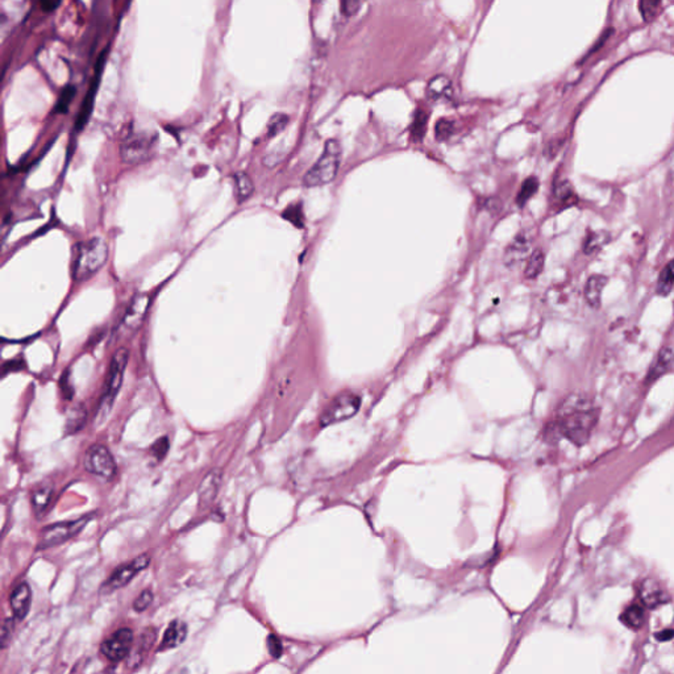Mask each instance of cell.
<instances>
[{
    "instance_id": "30bf717a",
    "label": "cell",
    "mask_w": 674,
    "mask_h": 674,
    "mask_svg": "<svg viewBox=\"0 0 674 674\" xmlns=\"http://www.w3.org/2000/svg\"><path fill=\"white\" fill-rule=\"evenodd\" d=\"M134 644V632L129 628H120L102 643L100 651L112 663H119L129 655Z\"/></svg>"
},
{
    "instance_id": "52a82bcc",
    "label": "cell",
    "mask_w": 674,
    "mask_h": 674,
    "mask_svg": "<svg viewBox=\"0 0 674 674\" xmlns=\"http://www.w3.org/2000/svg\"><path fill=\"white\" fill-rule=\"evenodd\" d=\"M361 407V396L353 391H344L336 395L320 416V425L328 427L353 418Z\"/></svg>"
},
{
    "instance_id": "b9f144b4",
    "label": "cell",
    "mask_w": 674,
    "mask_h": 674,
    "mask_svg": "<svg viewBox=\"0 0 674 674\" xmlns=\"http://www.w3.org/2000/svg\"><path fill=\"white\" fill-rule=\"evenodd\" d=\"M674 637V629H664L656 634V639L660 642H668Z\"/></svg>"
},
{
    "instance_id": "4fadbf2b",
    "label": "cell",
    "mask_w": 674,
    "mask_h": 674,
    "mask_svg": "<svg viewBox=\"0 0 674 674\" xmlns=\"http://www.w3.org/2000/svg\"><path fill=\"white\" fill-rule=\"evenodd\" d=\"M531 245H532V240H531L528 233L520 232L519 235L509 245V248L506 249L504 264L509 268H514V266L519 265L520 262L528 256Z\"/></svg>"
},
{
    "instance_id": "1f68e13d",
    "label": "cell",
    "mask_w": 674,
    "mask_h": 674,
    "mask_svg": "<svg viewBox=\"0 0 674 674\" xmlns=\"http://www.w3.org/2000/svg\"><path fill=\"white\" fill-rule=\"evenodd\" d=\"M661 8H663L661 1H655V0H642V1H639V11H640V15L646 23L654 21L660 15Z\"/></svg>"
},
{
    "instance_id": "7402d4cb",
    "label": "cell",
    "mask_w": 674,
    "mask_h": 674,
    "mask_svg": "<svg viewBox=\"0 0 674 674\" xmlns=\"http://www.w3.org/2000/svg\"><path fill=\"white\" fill-rule=\"evenodd\" d=\"M87 420V411L83 405H77L71 407L66 414V420H65V434H73L79 432Z\"/></svg>"
},
{
    "instance_id": "2e32d148",
    "label": "cell",
    "mask_w": 674,
    "mask_h": 674,
    "mask_svg": "<svg viewBox=\"0 0 674 674\" xmlns=\"http://www.w3.org/2000/svg\"><path fill=\"white\" fill-rule=\"evenodd\" d=\"M674 349L672 347H664L656 356L655 361L649 367L646 373V384H654L660 377L664 376L665 373L670 369L673 364Z\"/></svg>"
},
{
    "instance_id": "8d00e7d4",
    "label": "cell",
    "mask_w": 674,
    "mask_h": 674,
    "mask_svg": "<svg viewBox=\"0 0 674 674\" xmlns=\"http://www.w3.org/2000/svg\"><path fill=\"white\" fill-rule=\"evenodd\" d=\"M169 439L167 436H162L150 447V454L155 456V460H162L169 452Z\"/></svg>"
},
{
    "instance_id": "484cf974",
    "label": "cell",
    "mask_w": 674,
    "mask_h": 674,
    "mask_svg": "<svg viewBox=\"0 0 674 674\" xmlns=\"http://www.w3.org/2000/svg\"><path fill=\"white\" fill-rule=\"evenodd\" d=\"M553 195H555V201L559 203L561 207H570L574 203H577V195L574 193L572 183L568 181H561L557 183Z\"/></svg>"
},
{
    "instance_id": "9a60e30c",
    "label": "cell",
    "mask_w": 674,
    "mask_h": 674,
    "mask_svg": "<svg viewBox=\"0 0 674 674\" xmlns=\"http://www.w3.org/2000/svg\"><path fill=\"white\" fill-rule=\"evenodd\" d=\"M30 602H32V591L29 588L28 584L21 582L16 588L13 589L10 597V605L13 617L18 620H23L27 617L29 608H30Z\"/></svg>"
},
{
    "instance_id": "d6a6232c",
    "label": "cell",
    "mask_w": 674,
    "mask_h": 674,
    "mask_svg": "<svg viewBox=\"0 0 674 674\" xmlns=\"http://www.w3.org/2000/svg\"><path fill=\"white\" fill-rule=\"evenodd\" d=\"M282 216L289 220L291 224H294L297 228H303L305 227V213H303V207L302 203H295L289 206Z\"/></svg>"
},
{
    "instance_id": "6da1fadb",
    "label": "cell",
    "mask_w": 674,
    "mask_h": 674,
    "mask_svg": "<svg viewBox=\"0 0 674 674\" xmlns=\"http://www.w3.org/2000/svg\"><path fill=\"white\" fill-rule=\"evenodd\" d=\"M599 408L585 395L569 396L560 408L559 419L555 422L560 436L567 437L577 447L588 443L599 420Z\"/></svg>"
},
{
    "instance_id": "f1b7e54d",
    "label": "cell",
    "mask_w": 674,
    "mask_h": 674,
    "mask_svg": "<svg viewBox=\"0 0 674 674\" xmlns=\"http://www.w3.org/2000/svg\"><path fill=\"white\" fill-rule=\"evenodd\" d=\"M544 262H545V256H544L543 252L540 251V249L532 252V254H531L530 257H528V261H527L526 270H524L526 278H528V280L538 278L540 276V273L544 269Z\"/></svg>"
},
{
    "instance_id": "e0dca14e",
    "label": "cell",
    "mask_w": 674,
    "mask_h": 674,
    "mask_svg": "<svg viewBox=\"0 0 674 674\" xmlns=\"http://www.w3.org/2000/svg\"><path fill=\"white\" fill-rule=\"evenodd\" d=\"M187 637V626L182 620H173L165 631L162 642L158 646V652H165L181 646Z\"/></svg>"
},
{
    "instance_id": "f35d334b",
    "label": "cell",
    "mask_w": 674,
    "mask_h": 674,
    "mask_svg": "<svg viewBox=\"0 0 674 674\" xmlns=\"http://www.w3.org/2000/svg\"><path fill=\"white\" fill-rule=\"evenodd\" d=\"M361 6H362V3L358 1V0H343L340 3V11L344 16L350 18V16L356 15L358 10L361 8Z\"/></svg>"
},
{
    "instance_id": "ab89813d",
    "label": "cell",
    "mask_w": 674,
    "mask_h": 674,
    "mask_svg": "<svg viewBox=\"0 0 674 674\" xmlns=\"http://www.w3.org/2000/svg\"><path fill=\"white\" fill-rule=\"evenodd\" d=\"M268 649H269L270 655L273 656L274 658H278L282 656V652H283V646H282V642H280V637L277 635H269L268 637Z\"/></svg>"
},
{
    "instance_id": "ac0fdd59",
    "label": "cell",
    "mask_w": 674,
    "mask_h": 674,
    "mask_svg": "<svg viewBox=\"0 0 674 674\" xmlns=\"http://www.w3.org/2000/svg\"><path fill=\"white\" fill-rule=\"evenodd\" d=\"M607 282H608V278L606 276H601V274H594V276L589 277V280H586L584 294H585V299H586V302H588V305L591 309H598L601 307L602 292L606 288Z\"/></svg>"
},
{
    "instance_id": "836d02e7",
    "label": "cell",
    "mask_w": 674,
    "mask_h": 674,
    "mask_svg": "<svg viewBox=\"0 0 674 674\" xmlns=\"http://www.w3.org/2000/svg\"><path fill=\"white\" fill-rule=\"evenodd\" d=\"M289 122L290 117L286 114H274L270 117L269 123H268L266 135L269 138L280 135L282 131H285V128L288 126Z\"/></svg>"
},
{
    "instance_id": "44dd1931",
    "label": "cell",
    "mask_w": 674,
    "mask_h": 674,
    "mask_svg": "<svg viewBox=\"0 0 674 674\" xmlns=\"http://www.w3.org/2000/svg\"><path fill=\"white\" fill-rule=\"evenodd\" d=\"M640 596H642L643 603L648 608H656V607L661 606V605L669 602V596L666 594V591L660 586H657V584L652 582V581L644 582L642 591H640Z\"/></svg>"
},
{
    "instance_id": "8fae6325",
    "label": "cell",
    "mask_w": 674,
    "mask_h": 674,
    "mask_svg": "<svg viewBox=\"0 0 674 674\" xmlns=\"http://www.w3.org/2000/svg\"><path fill=\"white\" fill-rule=\"evenodd\" d=\"M107 53H108V49H105V50L99 54V57H97L94 77H93V81H91V83H90V87H88V91H87V95L85 97L83 103H82V107H81V110H79V112H78L77 120H76V129H77V131H82V129L85 128L87 122H88V119H90V116L93 114L95 95H97V88H99V83H100V78H102L103 69H105V65H106Z\"/></svg>"
},
{
    "instance_id": "ffe728a7",
    "label": "cell",
    "mask_w": 674,
    "mask_h": 674,
    "mask_svg": "<svg viewBox=\"0 0 674 674\" xmlns=\"http://www.w3.org/2000/svg\"><path fill=\"white\" fill-rule=\"evenodd\" d=\"M452 81L444 74H437L430 79L427 85V97L431 100H444L452 97Z\"/></svg>"
},
{
    "instance_id": "7bdbcfd3",
    "label": "cell",
    "mask_w": 674,
    "mask_h": 674,
    "mask_svg": "<svg viewBox=\"0 0 674 674\" xmlns=\"http://www.w3.org/2000/svg\"><path fill=\"white\" fill-rule=\"evenodd\" d=\"M59 1H42L41 3V8L47 12H50V11H54L57 7H59Z\"/></svg>"
},
{
    "instance_id": "d6986e66",
    "label": "cell",
    "mask_w": 674,
    "mask_h": 674,
    "mask_svg": "<svg viewBox=\"0 0 674 674\" xmlns=\"http://www.w3.org/2000/svg\"><path fill=\"white\" fill-rule=\"evenodd\" d=\"M53 494H54V489H53V486L49 485V483L40 485L39 487H36V489L32 492V495H30V504H32V510H33L35 515H36L37 518H42V516L47 514L49 506H50V503H52Z\"/></svg>"
},
{
    "instance_id": "4316f807",
    "label": "cell",
    "mask_w": 674,
    "mask_h": 674,
    "mask_svg": "<svg viewBox=\"0 0 674 674\" xmlns=\"http://www.w3.org/2000/svg\"><path fill=\"white\" fill-rule=\"evenodd\" d=\"M674 286V260L670 261L669 264H666L664 269L661 270L660 273V277H658V280H657V286H656V292L661 297H666Z\"/></svg>"
},
{
    "instance_id": "603a6c76",
    "label": "cell",
    "mask_w": 674,
    "mask_h": 674,
    "mask_svg": "<svg viewBox=\"0 0 674 674\" xmlns=\"http://www.w3.org/2000/svg\"><path fill=\"white\" fill-rule=\"evenodd\" d=\"M233 184H235V196L239 203H244L247 199H249L254 191V183L245 172H237L233 174Z\"/></svg>"
},
{
    "instance_id": "5bb4252c",
    "label": "cell",
    "mask_w": 674,
    "mask_h": 674,
    "mask_svg": "<svg viewBox=\"0 0 674 674\" xmlns=\"http://www.w3.org/2000/svg\"><path fill=\"white\" fill-rule=\"evenodd\" d=\"M223 473L219 469H213L207 475L203 478L199 489H198V495H199V504L206 507L212 504L215 501L220 485H222Z\"/></svg>"
},
{
    "instance_id": "83f0119b",
    "label": "cell",
    "mask_w": 674,
    "mask_h": 674,
    "mask_svg": "<svg viewBox=\"0 0 674 674\" xmlns=\"http://www.w3.org/2000/svg\"><path fill=\"white\" fill-rule=\"evenodd\" d=\"M611 236L607 232H589L588 237L584 244V252L585 254H594L598 251H601L607 242L610 241Z\"/></svg>"
},
{
    "instance_id": "cb8c5ba5",
    "label": "cell",
    "mask_w": 674,
    "mask_h": 674,
    "mask_svg": "<svg viewBox=\"0 0 674 674\" xmlns=\"http://www.w3.org/2000/svg\"><path fill=\"white\" fill-rule=\"evenodd\" d=\"M620 620L628 628L639 629L646 622V610L640 605H631L627 607L626 611L622 614Z\"/></svg>"
},
{
    "instance_id": "ba28073f",
    "label": "cell",
    "mask_w": 674,
    "mask_h": 674,
    "mask_svg": "<svg viewBox=\"0 0 674 674\" xmlns=\"http://www.w3.org/2000/svg\"><path fill=\"white\" fill-rule=\"evenodd\" d=\"M83 466L87 472L105 480H112L117 472L112 453L102 444L91 445L87 449L83 459Z\"/></svg>"
},
{
    "instance_id": "d590c367",
    "label": "cell",
    "mask_w": 674,
    "mask_h": 674,
    "mask_svg": "<svg viewBox=\"0 0 674 674\" xmlns=\"http://www.w3.org/2000/svg\"><path fill=\"white\" fill-rule=\"evenodd\" d=\"M76 93H77V90H76V87L73 86V85H68V86L65 87L64 91H62V94H61V97L58 99L57 106H56L54 112H56V114H66V112H68L69 106H70L73 97L76 95Z\"/></svg>"
},
{
    "instance_id": "5b68a950",
    "label": "cell",
    "mask_w": 674,
    "mask_h": 674,
    "mask_svg": "<svg viewBox=\"0 0 674 674\" xmlns=\"http://www.w3.org/2000/svg\"><path fill=\"white\" fill-rule=\"evenodd\" d=\"M157 137L146 131H132L120 145V155L126 165H137L149 160L153 155Z\"/></svg>"
},
{
    "instance_id": "e575fe53",
    "label": "cell",
    "mask_w": 674,
    "mask_h": 674,
    "mask_svg": "<svg viewBox=\"0 0 674 674\" xmlns=\"http://www.w3.org/2000/svg\"><path fill=\"white\" fill-rule=\"evenodd\" d=\"M456 131V123L451 119H440L434 126V136L437 141H445L452 137Z\"/></svg>"
},
{
    "instance_id": "9c48e42d",
    "label": "cell",
    "mask_w": 674,
    "mask_h": 674,
    "mask_svg": "<svg viewBox=\"0 0 674 674\" xmlns=\"http://www.w3.org/2000/svg\"><path fill=\"white\" fill-rule=\"evenodd\" d=\"M149 562H150L149 555H141V556L136 557L135 560L120 565L119 568L115 569V572L102 585L100 593L107 596V594H111L119 589L124 588L140 572H143L144 569L148 568Z\"/></svg>"
},
{
    "instance_id": "7a4b0ae2",
    "label": "cell",
    "mask_w": 674,
    "mask_h": 674,
    "mask_svg": "<svg viewBox=\"0 0 674 674\" xmlns=\"http://www.w3.org/2000/svg\"><path fill=\"white\" fill-rule=\"evenodd\" d=\"M108 259V247L102 237L79 241L73 247L71 277L77 282L90 280L105 266Z\"/></svg>"
},
{
    "instance_id": "8992f818",
    "label": "cell",
    "mask_w": 674,
    "mask_h": 674,
    "mask_svg": "<svg viewBox=\"0 0 674 674\" xmlns=\"http://www.w3.org/2000/svg\"><path fill=\"white\" fill-rule=\"evenodd\" d=\"M93 516L94 515L90 514V515H85L79 519L61 521V523H54V524L47 526L45 528H42L41 533H40L37 549L57 547V545H61L69 540L73 539L74 536H77L78 533H81V531L86 527L87 524L93 519Z\"/></svg>"
},
{
    "instance_id": "277c9868",
    "label": "cell",
    "mask_w": 674,
    "mask_h": 674,
    "mask_svg": "<svg viewBox=\"0 0 674 674\" xmlns=\"http://www.w3.org/2000/svg\"><path fill=\"white\" fill-rule=\"evenodd\" d=\"M343 149L337 138H331L326 143L324 152L318 161L312 165L307 173L303 177V184L306 187H319L332 182L338 172L341 162Z\"/></svg>"
},
{
    "instance_id": "d4e9b609",
    "label": "cell",
    "mask_w": 674,
    "mask_h": 674,
    "mask_svg": "<svg viewBox=\"0 0 674 674\" xmlns=\"http://www.w3.org/2000/svg\"><path fill=\"white\" fill-rule=\"evenodd\" d=\"M155 637H157V634H155V628L145 629L144 634L140 637L138 646L136 648L135 656L131 660V665H135L136 666V665H138L143 661L145 655L150 651V648L155 644Z\"/></svg>"
},
{
    "instance_id": "4dcf8cb0",
    "label": "cell",
    "mask_w": 674,
    "mask_h": 674,
    "mask_svg": "<svg viewBox=\"0 0 674 674\" xmlns=\"http://www.w3.org/2000/svg\"><path fill=\"white\" fill-rule=\"evenodd\" d=\"M427 124H428V114L420 108L416 111L414 122L411 124V137L416 143L423 140L425 131H427Z\"/></svg>"
},
{
    "instance_id": "74e56055",
    "label": "cell",
    "mask_w": 674,
    "mask_h": 674,
    "mask_svg": "<svg viewBox=\"0 0 674 674\" xmlns=\"http://www.w3.org/2000/svg\"><path fill=\"white\" fill-rule=\"evenodd\" d=\"M152 601H153V593L152 590L149 589H145L144 591L136 598L135 603H134V608L137 613H143L145 611L148 607L152 605Z\"/></svg>"
},
{
    "instance_id": "f546056e",
    "label": "cell",
    "mask_w": 674,
    "mask_h": 674,
    "mask_svg": "<svg viewBox=\"0 0 674 674\" xmlns=\"http://www.w3.org/2000/svg\"><path fill=\"white\" fill-rule=\"evenodd\" d=\"M539 190V179L536 177H530L527 178L521 187H520L519 194L516 196V203L519 207H523L526 203L530 201L531 198L538 193Z\"/></svg>"
},
{
    "instance_id": "60d3db41",
    "label": "cell",
    "mask_w": 674,
    "mask_h": 674,
    "mask_svg": "<svg viewBox=\"0 0 674 674\" xmlns=\"http://www.w3.org/2000/svg\"><path fill=\"white\" fill-rule=\"evenodd\" d=\"M12 632H13V619L8 617V619L4 620L3 627H1V644H3V648L8 644Z\"/></svg>"
},
{
    "instance_id": "3957f363",
    "label": "cell",
    "mask_w": 674,
    "mask_h": 674,
    "mask_svg": "<svg viewBox=\"0 0 674 674\" xmlns=\"http://www.w3.org/2000/svg\"><path fill=\"white\" fill-rule=\"evenodd\" d=\"M128 357L129 352L126 348H120L115 352L112 357L110 367H108V374L106 378V390L102 395V399L97 406V414L94 419V424L97 428H100L103 424L106 423L108 416L111 414L114 403H115L116 396L123 385L124 379V372H126V364H128Z\"/></svg>"
},
{
    "instance_id": "7c38bea8",
    "label": "cell",
    "mask_w": 674,
    "mask_h": 674,
    "mask_svg": "<svg viewBox=\"0 0 674 674\" xmlns=\"http://www.w3.org/2000/svg\"><path fill=\"white\" fill-rule=\"evenodd\" d=\"M149 306H150V298L148 295L145 294L136 295L126 307V315L123 319L124 326L132 331L138 329L144 321Z\"/></svg>"
}]
</instances>
